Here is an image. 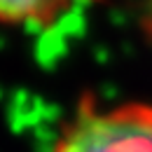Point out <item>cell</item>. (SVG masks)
Returning a JSON list of instances; mask_svg holds the SVG:
<instances>
[{"label":"cell","mask_w":152,"mask_h":152,"mask_svg":"<svg viewBox=\"0 0 152 152\" xmlns=\"http://www.w3.org/2000/svg\"><path fill=\"white\" fill-rule=\"evenodd\" d=\"M148 23H150V28H152V0H150V10H148Z\"/></svg>","instance_id":"3957f363"},{"label":"cell","mask_w":152,"mask_h":152,"mask_svg":"<svg viewBox=\"0 0 152 152\" xmlns=\"http://www.w3.org/2000/svg\"><path fill=\"white\" fill-rule=\"evenodd\" d=\"M49 152H152V103H96L84 96Z\"/></svg>","instance_id":"6da1fadb"},{"label":"cell","mask_w":152,"mask_h":152,"mask_svg":"<svg viewBox=\"0 0 152 152\" xmlns=\"http://www.w3.org/2000/svg\"><path fill=\"white\" fill-rule=\"evenodd\" d=\"M80 0H0V26L47 31L75 10Z\"/></svg>","instance_id":"7a4b0ae2"}]
</instances>
